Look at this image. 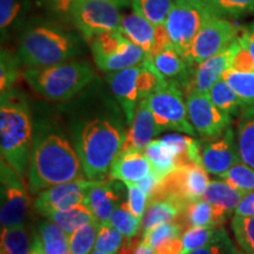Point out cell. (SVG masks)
Returning <instances> with one entry per match:
<instances>
[{"instance_id":"obj_57","label":"cell","mask_w":254,"mask_h":254,"mask_svg":"<svg viewBox=\"0 0 254 254\" xmlns=\"http://www.w3.org/2000/svg\"><path fill=\"white\" fill-rule=\"evenodd\" d=\"M238 254H249V253L244 252V251H238Z\"/></svg>"},{"instance_id":"obj_42","label":"cell","mask_w":254,"mask_h":254,"mask_svg":"<svg viewBox=\"0 0 254 254\" xmlns=\"http://www.w3.org/2000/svg\"><path fill=\"white\" fill-rule=\"evenodd\" d=\"M18 78V65L13 55L8 51H1L0 60V90L1 94L12 90Z\"/></svg>"},{"instance_id":"obj_51","label":"cell","mask_w":254,"mask_h":254,"mask_svg":"<svg viewBox=\"0 0 254 254\" xmlns=\"http://www.w3.org/2000/svg\"><path fill=\"white\" fill-rule=\"evenodd\" d=\"M240 43L250 51L254 62V21L251 23L245 30L241 32V36L239 37Z\"/></svg>"},{"instance_id":"obj_44","label":"cell","mask_w":254,"mask_h":254,"mask_svg":"<svg viewBox=\"0 0 254 254\" xmlns=\"http://www.w3.org/2000/svg\"><path fill=\"white\" fill-rule=\"evenodd\" d=\"M190 254H238V250L224 228L217 239Z\"/></svg>"},{"instance_id":"obj_7","label":"cell","mask_w":254,"mask_h":254,"mask_svg":"<svg viewBox=\"0 0 254 254\" xmlns=\"http://www.w3.org/2000/svg\"><path fill=\"white\" fill-rule=\"evenodd\" d=\"M217 18H222L209 0H174L165 21L176 49L185 56L196 34Z\"/></svg>"},{"instance_id":"obj_56","label":"cell","mask_w":254,"mask_h":254,"mask_svg":"<svg viewBox=\"0 0 254 254\" xmlns=\"http://www.w3.org/2000/svg\"><path fill=\"white\" fill-rule=\"evenodd\" d=\"M91 254H104V253H101V252H98V251H93V252H92Z\"/></svg>"},{"instance_id":"obj_34","label":"cell","mask_w":254,"mask_h":254,"mask_svg":"<svg viewBox=\"0 0 254 254\" xmlns=\"http://www.w3.org/2000/svg\"><path fill=\"white\" fill-rule=\"evenodd\" d=\"M224 226L219 228H205V227H190L186 230L182 236L183 254H190L193 251L201 249L212 243L220 236Z\"/></svg>"},{"instance_id":"obj_33","label":"cell","mask_w":254,"mask_h":254,"mask_svg":"<svg viewBox=\"0 0 254 254\" xmlns=\"http://www.w3.org/2000/svg\"><path fill=\"white\" fill-rule=\"evenodd\" d=\"M222 79L233 88L245 105H254V72H239L228 68Z\"/></svg>"},{"instance_id":"obj_26","label":"cell","mask_w":254,"mask_h":254,"mask_svg":"<svg viewBox=\"0 0 254 254\" xmlns=\"http://www.w3.org/2000/svg\"><path fill=\"white\" fill-rule=\"evenodd\" d=\"M46 219L58 225L68 236L75 230L84 226V225L98 221L94 217L93 212L91 211V208L86 204L78 205L73 208L66 209V211L52 212V213L46 215Z\"/></svg>"},{"instance_id":"obj_31","label":"cell","mask_w":254,"mask_h":254,"mask_svg":"<svg viewBox=\"0 0 254 254\" xmlns=\"http://www.w3.org/2000/svg\"><path fill=\"white\" fill-rule=\"evenodd\" d=\"M173 2L174 0H131L133 11L155 26L165 24Z\"/></svg>"},{"instance_id":"obj_25","label":"cell","mask_w":254,"mask_h":254,"mask_svg":"<svg viewBox=\"0 0 254 254\" xmlns=\"http://www.w3.org/2000/svg\"><path fill=\"white\" fill-rule=\"evenodd\" d=\"M152 59L154 67L166 79H174L186 75L190 64L176 47L171 46L155 55Z\"/></svg>"},{"instance_id":"obj_11","label":"cell","mask_w":254,"mask_h":254,"mask_svg":"<svg viewBox=\"0 0 254 254\" xmlns=\"http://www.w3.org/2000/svg\"><path fill=\"white\" fill-rule=\"evenodd\" d=\"M146 99L159 132L177 131L190 136L196 134L189 119L186 101H184L182 91L177 85L167 82Z\"/></svg>"},{"instance_id":"obj_4","label":"cell","mask_w":254,"mask_h":254,"mask_svg":"<svg viewBox=\"0 0 254 254\" xmlns=\"http://www.w3.org/2000/svg\"><path fill=\"white\" fill-rule=\"evenodd\" d=\"M94 78V69L86 60H68L49 67H30L25 72L30 86L51 101L71 99Z\"/></svg>"},{"instance_id":"obj_14","label":"cell","mask_w":254,"mask_h":254,"mask_svg":"<svg viewBox=\"0 0 254 254\" xmlns=\"http://www.w3.org/2000/svg\"><path fill=\"white\" fill-rule=\"evenodd\" d=\"M187 113L192 126L205 139H214L230 127L232 117L219 110L207 93H192L186 99Z\"/></svg>"},{"instance_id":"obj_37","label":"cell","mask_w":254,"mask_h":254,"mask_svg":"<svg viewBox=\"0 0 254 254\" xmlns=\"http://www.w3.org/2000/svg\"><path fill=\"white\" fill-rule=\"evenodd\" d=\"M125 238L110 222H101L98 230L94 251L104 254H119Z\"/></svg>"},{"instance_id":"obj_49","label":"cell","mask_w":254,"mask_h":254,"mask_svg":"<svg viewBox=\"0 0 254 254\" xmlns=\"http://www.w3.org/2000/svg\"><path fill=\"white\" fill-rule=\"evenodd\" d=\"M234 213L239 217H254V190L244 196Z\"/></svg>"},{"instance_id":"obj_8","label":"cell","mask_w":254,"mask_h":254,"mask_svg":"<svg viewBox=\"0 0 254 254\" xmlns=\"http://www.w3.org/2000/svg\"><path fill=\"white\" fill-rule=\"evenodd\" d=\"M207 173L200 164H187L177 167L161 180L157 190L148 196V201L168 200L182 211L189 202L202 199L211 182Z\"/></svg>"},{"instance_id":"obj_30","label":"cell","mask_w":254,"mask_h":254,"mask_svg":"<svg viewBox=\"0 0 254 254\" xmlns=\"http://www.w3.org/2000/svg\"><path fill=\"white\" fill-rule=\"evenodd\" d=\"M207 94L219 110L224 111L230 116L238 113V111L245 105L239 95L222 78L207 92Z\"/></svg>"},{"instance_id":"obj_52","label":"cell","mask_w":254,"mask_h":254,"mask_svg":"<svg viewBox=\"0 0 254 254\" xmlns=\"http://www.w3.org/2000/svg\"><path fill=\"white\" fill-rule=\"evenodd\" d=\"M46 254H66L69 252L68 240H56L49 244H43Z\"/></svg>"},{"instance_id":"obj_47","label":"cell","mask_w":254,"mask_h":254,"mask_svg":"<svg viewBox=\"0 0 254 254\" xmlns=\"http://www.w3.org/2000/svg\"><path fill=\"white\" fill-rule=\"evenodd\" d=\"M171 46H173V43H172V39H171L170 34H168L167 28L165 26V24L155 26L153 49H152L150 58H153L155 55H158V53H160L161 51L166 50Z\"/></svg>"},{"instance_id":"obj_23","label":"cell","mask_w":254,"mask_h":254,"mask_svg":"<svg viewBox=\"0 0 254 254\" xmlns=\"http://www.w3.org/2000/svg\"><path fill=\"white\" fill-rule=\"evenodd\" d=\"M245 195L246 193L236 190L221 179L209 182L202 199L221 209L226 214L231 215L233 212H236L237 207Z\"/></svg>"},{"instance_id":"obj_1","label":"cell","mask_w":254,"mask_h":254,"mask_svg":"<svg viewBox=\"0 0 254 254\" xmlns=\"http://www.w3.org/2000/svg\"><path fill=\"white\" fill-rule=\"evenodd\" d=\"M28 190L39 194L60 184L86 179L77 150L57 133L39 135L33 141L28 167Z\"/></svg>"},{"instance_id":"obj_20","label":"cell","mask_w":254,"mask_h":254,"mask_svg":"<svg viewBox=\"0 0 254 254\" xmlns=\"http://www.w3.org/2000/svg\"><path fill=\"white\" fill-rule=\"evenodd\" d=\"M230 215L209 204L204 199L189 202L182 211L176 224L182 227L183 233L190 227L219 228L222 227Z\"/></svg>"},{"instance_id":"obj_28","label":"cell","mask_w":254,"mask_h":254,"mask_svg":"<svg viewBox=\"0 0 254 254\" xmlns=\"http://www.w3.org/2000/svg\"><path fill=\"white\" fill-rule=\"evenodd\" d=\"M31 244L26 226L1 228L0 254H30Z\"/></svg>"},{"instance_id":"obj_21","label":"cell","mask_w":254,"mask_h":254,"mask_svg":"<svg viewBox=\"0 0 254 254\" xmlns=\"http://www.w3.org/2000/svg\"><path fill=\"white\" fill-rule=\"evenodd\" d=\"M116 182H114V179L101 180L87 192L85 204L91 208L99 224L110 222L113 212L122 204V201H120L122 187Z\"/></svg>"},{"instance_id":"obj_58","label":"cell","mask_w":254,"mask_h":254,"mask_svg":"<svg viewBox=\"0 0 254 254\" xmlns=\"http://www.w3.org/2000/svg\"><path fill=\"white\" fill-rule=\"evenodd\" d=\"M66 254H71V252H67V253H66Z\"/></svg>"},{"instance_id":"obj_3","label":"cell","mask_w":254,"mask_h":254,"mask_svg":"<svg viewBox=\"0 0 254 254\" xmlns=\"http://www.w3.org/2000/svg\"><path fill=\"white\" fill-rule=\"evenodd\" d=\"M125 136L123 129L110 119H93L82 127L77 152L86 179L92 182L106 179Z\"/></svg>"},{"instance_id":"obj_17","label":"cell","mask_w":254,"mask_h":254,"mask_svg":"<svg viewBox=\"0 0 254 254\" xmlns=\"http://www.w3.org/2000/svg\"><path fill=\"white\" fill-rule=\"evenodd\" d=\"M238 144L231 127L201 147V163L208 173L220 177L231 167L240 163Z\"/></svg>"},{"instance_id":"obj_10","label":"cell","mask_w":254,"mask_h":254,"mask_svg":"<svg viewBox=\"0 0 254 254\" xmlns=\"http://www.w3.org/2000/svg\"><path fill=\"white\" fill-rule=\"evenodd\" d=\"M117 0H78L69 12L72 23L84 39L120 30L123 17Z\"/></svg>"},{"instance_id":"obj_46","label":"cell","mask_w":254,"mask_h":254,"mask_svg":"<svg viewBox=\"0 0 254 254\" xmlns=\"http://www.w3.org/2000/svg\"><path fill=\"white\" fill-rule=\"evenodd\" d=\"M231 68L239 72H254V62L250 51L246 49L239 40V47H238L233 58H232Z\"/></svg>"},{"instance_id":"obj_45","label":"cell","mask_w":254,"mask_h":254,"mask_svg":"<svg viewBox=\"0 0 254 254\" xmlns=\"http://www.w3.org/2000/svg\"><path fill=\"white\" fill-rule=\"evenodd\" d=\"M38 234H39L43 244H49L51 241L56 240H68V234L49 219H46L45 221H43L39 225Z\"/></svg>"},{"instance_id":"obj_41","label":"cell","mask_w":254,"mask_h":254,"mask_svg":"<svg viewBox=\"0 0 254 254\" xmlns=\"http://www.w3.org/2000/svg\"><path fill=\"white\" fill-rule=\"evenodd\" d=\"M217 12L224 17H241L254 13V0H209Z\"/></svg>"},{"instance_id":"obj_29","label":"cell","mask_w":254,"mask_h":254,"mask_svg":"<svg viewBox=\"0 0 254 254\" xmlns=\"http://www.w3.org/2000/svg\"><path fill=\"white\" fill-rule=\"evenodd\" d=\"M28 11V0H0V30L2 39L15 28Z\"/></svg>"},{"instance_id":"obj_55","label":"cell","mask_w":254,"mask_h":254,"mask_svg":"<svg viewBox=\"0 0 254 254\" xmlns=\"http://www.w3.org/2000/svg\"><path fill=\"white\" fill-rule=\"evenodd\" d=\"M129 1H131V0H117V2H118L119 6H126Z\"/></svg>"},{"instance_id":"obj_54","label":"cell","mask_w":254,"mask_h":254,"mask_svg":"<svg viewBox=\"0 0 254 254\" xmlns=\"http://www.w3.org/2000/svg\"><path fill=\"white\" fill-rule=\"evenodd\" d=\"M133 254H155L154 250L152 249L147 245V244H145L144 241H140V243L138 244V246H136V249L134 250V253Z\"/></svg>"},{"instance_id":"obj_12","label":"cell","mask_w":254,"mask_h":254,"mask_svg":"<svg viewBox=\"0 0 254 254\" xmlns=\"http://www.w3.org/2000/svg\"><path fill=\"white\" fill-rule=\"evenodd\" d=\"M21 178L5 160L0 163V224L1 228L25 226L30 217V190Z\"/></svg>"},{"instance_id":"obj_35","label":"cell","mask_w":254,"mask_h":254,"mask_svg":"<svg viewBox=\"0 0 254 254\" xmlns=\"http://www.w3.org/2000/svg\"><path fill=\"white\" fill-rule=\"evenodd\" d=\"M237 144L241 163L254 168V114L240 123Z\"/></svg>"},{"instance_id":"obj_50","label":"cell","mask_w":254,"mask_h":254,"mask_svg":"<svg viewBox=\"0 0 254 254\" xmlns=\"http://www.w3.org/2000/svg\"><path fill=\"white\" fill-rule=\"evenodd\" d=\"M155 254H183L182 238L172 239L154 250Z\"/></svg>"},{"instance_id":"obj_36","label":"cell","mask_w":254,"mask_h":254,"mask_svg":"<svg viewBox=\"0 0 254 254\" xmlns=\"http://www.w3.org/2000/svg\"><path fill=\"white\" fill-rule=\"evenodd\" d=\"M110 224L123 234L127 240L134 239L141 226V219L136 218L127 207L126 201L122 202L113 212Z\"/></svg>"},{"instance_id":"obj_2","label":"cell","mask_w":254,"mask_h":254,"mask_svg":"<svg viewBox=\"0 0 254 254\" xmlns=\"http://www.w3.org/2000/svg\"><path fill=\"white\" fill-rule=\"evenodd\" d=\"M32 146V122L28 105L19 92L1 94L0 150L1 159L21 178L28 174Z\"/></svg>"},{"instance_id":"obj_24","label":"cell","mask_w":254,"mask_h":254,"mask_svg":"<svg viewBox=\"0 0 254 254\" xmlns=\"http://www.w3.org/2000/svg\"><path fill=\"white\" fill-rule=\"evenodd\" d=\"M180 214V208L168 200H155L148 201L141 220L142 236L150 232L158 225L166 222H176Z\"/></svg>"},{"instance_id":"obj_27","label":"cell","mask_w":254,"mask_h":254,"mask_svg":"<svg viewBox=\"0 0 254 254\" xmlns=\"http://www.w3.org/2000/svg\"><path fill=\"white\" fill-rule=\"evenodd\" d=\"M144 153L153 167V172L164 179L177 168L176 155L163 139H153L144 150Z\"/></svg>"},{"instance_id":"obj_5","label":"cell","mask_w":254,"mask_h":254,"mask_svg":"<svg viewBox=\"0 0 254 254\" xmlns=\"http://www.w3.org/2000/svg\"><path fill=\"white\" fill-rule=\"evenodd\" d=\"M80 49L77 38L67 32L39 26L25 33L18 57L28 67H49L75 58Z\"/></svg>"},{"instance_id":"obj_13","label":"cell","mask_w":254,"mask_h":254,"mask_svg":"<svg viewBox=\"0 0 254 254\" xmlns=\"http://www.w3.org/2000/svg\"><path fill=\"white\" fill-rule=\"evenodd\" d=\"M238 26L225 18H217L206 25L193 39L185 58L190 65H196L227 49L238 38Z\"/></svg>"},{"instance_id":"obj_32","label":"cell","mask_w":254,"mask_h":254,"mask_svg":"<svg viewBox=\"0 0 254 254\" xmlns=\"http://www.w3.org/2000/svg\"><path fill=\"white\" fill-rule=\"evenodd\" d=\"M99 222L93 221L84 225L68 236L71 254H91L94 251Z\"/></svg>"},{"instance_id":"obj_39","label":"cell","mask_w":254,"mask_h":254,"mask_svg":"<svg viewBox=\"0 0 254 254\" xmlns=\"http://www.w3.org/2000/svg\"><path fill=\"white\" fill-rule=\"evenodd\" d=\"M231 227L240 249L249 254H254V217L234 215Z\"/></svg>"},{"instance_id":"obj_43","label":"cell","mask_w":254,"mask_h":254,"mask_svg":"<svg viewBox=\"0 0 254 254\" xmlns=\"http://www.w3.org/2000/svg\"><path fill=\"white\" fill-rule=\"evenodd\" d=\"M126 205L136 218L144 217L145 209L148 204V195L138 185H127Z\"/></svg>"},{"instance_id":"obj_18","label":"cell","mask_w":254,"mask_h":254,"mask_svg":"<svg viewBox=\"0 0 254 254\" xmlns=\"http://www.w3.org/2000/svg\"><path fill=\"white\" fill-rule=\"evenodd\" d=\"M158 133L159 129L152 116L147 99L144 98L139 101L132 123L128 125V131L126 133L120 152L131 150L144 152Z\"/></svg>"},{"instance_id":"obj_22","label":"cell","mask_w":254,"mask_h":254,"mask_svg":"<svg viewBox=\"0 0 254 254\" xmlns=\"http://www.w3.org/2000/svg\"><path fill=\"white\" fill-rule=\"evenodd\" d=\"M120 31L132 44L140 47L146 57L150 58L154 43L155 25L133 11L123 17Z\"/></svg>"},{"instance_id":"obj_38","label":"cell","mask_w":254,"mask_h":254,"mask_svg":"<svg viewBox=\"0 0 254 254\" xmlns=\"http://www.w3.org/2000/svg\"><path fill=\"white\" fill-rule=\"evenodd\" d=\"M220 179L246 194L254 190V168L241 161L220 176Z\"/></svg>"},{"instance_id":"obj_9","label":"cell","mask_w":254,"mask_h":254,"mask_svg":"<svg viewBox=\"0 0 254 254\" xmlns=\"http://www.w3.org/2000/svg\"><path fill=\"white\" fill-rule=\"evenodd\" d=\"M90 44L95 65L107 73L133 67L147 58L144 51L132 44L120 30L97 36Z\"/></svg>"},{"instance_id":"obj_16","label":"cell","mask_w":254,"mask_h":254,"mask_svg":"<svg viewBox=\"0 0 254 254\" xmlns=\"http://www.w3.org/2000/svg\"><path fill=\"white\" fill-rule=\"evenodd\" d=\"M238 47L239 37L220 53L196 64L195 68L193 69V75L185 81L186 94L207 93L220 80L224 73L231 68L232 58Z\"/></svg>"},{"instance_id":"obj_53","label":"cell","mask_w":254,"mask_h":254,"mask_svg":"<svg viewBox=\"0 0 254 254\" xmlns=\"http://www.w3.org/2000/svg\"><path fill=\"white\" fill-rule=\"evenodd\" d=\"M30 254H46L45 250H44L43 243H41L40 240L39 234H33V236H32Z\"/></svg>"},{"instance_id":"obj_15","label":"cell","mask_w":254,"mask_h":254,"mask_svg":"<svg viewBox=\"0 0 254 254\" xmlns=\"http://www.w3.org/2000/svg\"><path fill=\"white\" fill-rule=\"evenodd\" d=\"M97 183L84 179L50 187L37 194V198L34 200V208L44 217H46L52 212L66 211L78 205L85 204L87 192Z\"/></svg>"},{"instance_id":"obj_6","label":"cell","mask_w":254,"mask_h":254,"mask_svg":"<svg viewBox=\"0 0 254 254\" xmlns=\"http://www.w3.org/2000/svg\"><path fill=\"white\" fill-rule=\"evenodd\" d=\"M107 82L123 107L127 124L129 125L139 101L164 87L167 80L157 71L152 59L146 58L141 64L133 67L109 73Z\"/></svg>"},{"instance_id":"obj_48","label":"cell","mask_w":254,"mask_h":254,"mask_svg":"<svg viewBox=\"0 0 254 254\" xmlns=\"http://www.w3.org/2000/svg\"><path fill=\"white\" fill-rule=\"evenodd\" d=\"M44 4L50 11L55 12L57 14H68L71 12L73 5L78 0H43Z\"/></svg>"},{"instance_id":"obj_40","label":"cell","mask_w":254,"mask_h":254,"mask_svg":"<svg viewBox=\"0 0 254 254\" xmlns=\"http://www.w3.org/2000/svg\"><path fill=\"white\" fill-rule=\"evenodd\" d=\"M183 230L176 222H166V224L158 225L157 227L152 228L150 232L142 236V241L148 246L155 250L167 241L182 238Z\"/></svg>"},{"instance_id":"obj_19","label":"cell","mask_w":254,"mask_h":254,"mask_svg":"<svg viewBox=\"0 0 254 254\" xmlns=\"http://www.w3.org/2000/svg\"><path fill=\"white\" fill-rule=\"evenodd\" d=\"M153 173V167L144 152H119L110 170V177L125 185H136Z\"/></svg>"}]
</instances>
